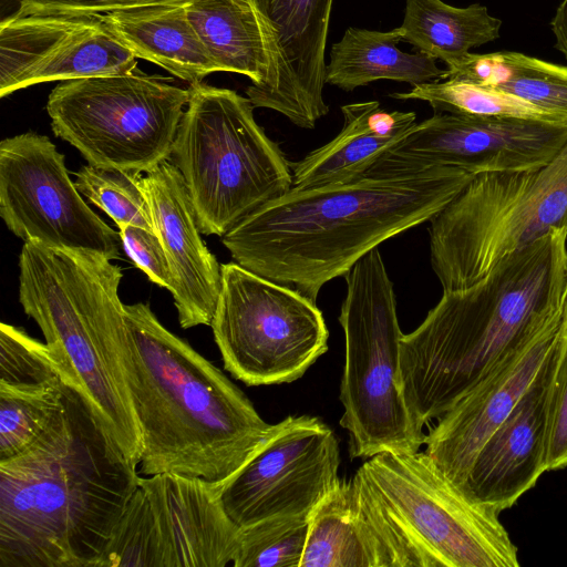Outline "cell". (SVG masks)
Returning <instances> with one entry per match:
<instances>
[{"instance_id":"f546056e","label":"cell","mask_w":567,"mask_h":567,"mask_svg":"<svg viewBox=\"0 0 567 567\" xmlns=\"http://www.w3.org/2000/svg\"><path fill=\"white\" fill-rule=\"evenodd\" d=\"M137 172L84 165L75 173L81 195L105 212L118 228L126 225L155 230L152 212Z\"/></svg>"},{"instance_id":"4316f807","label":"cell","mask_w":567,"mask_h":567,"mask_svg":"<svg viewBox=\"0 0 567 567\" xmlns=\"http://www.w3.org/2000/svg\"><path fill=\"white\" fill-rule=\"evenodd\" d=\"M389 96L425 101L434 113L567 122L509 93L464 81H431L414 85L409 92H396Z\"/></svg>"},{"instance_id":"9a60e30c","label":"cell","mask_w":567,"mask_h":567,"mask_svg":"<svg viewBox=\"0 0 567 567\" xmlns=\"http://www.w3.org/2000/svg\"><path fill=\"white\" fill-rule=\"evenodd\" d=\"M339 443L320 419L289 415L218 488L219 502L239 527L277 515L310 514L339 483Z\"/></svg>"},{"instance_id":"484cf974","label":"cell","mask_w":567,"mask_h":567,"mask_svg":"<svg viewBox=\"0 0 567 567\" xmlns=\"http://www.w3.org/2000/svg\"><path fill=\"white\" fill-rule=\"evenodd\" d=\"M368 107L369 102L341 106L344 123L340 133L302 159L290 162L295 187L309 189L358 179L400 141L381 137L371 130Z\"/></svg>"},{"instance_id":"277c9868","label":"cell","mask_w":567,"mask_h":567,"mask_svg":"<svg viewBox=\"0 0 567 567\" xmlns=\"http://www.w3.org/2000/svg\"><path fill=\"white\" fill-rule=\"evenodd\" d=\"M123 369L142 436L140 472L174 473L216 487L271 435L248 396L148 305H125Z\"/></svg>"},{"instance_id":"52a82bcc","label":"cell","mask_w":567,"mask_h":567,"mask_svg":"<svg viewBox=\"0 0 567 567\" xmlns=\"http://www.w3.org/2000/svg\"><path fill=\"white\" fill-rule=\"evenodd\" d=\"M236 91L204 82L189 100L173 147L204 235L224 236L292 185L290 162Z\"/></svg>"},{"instance_id":"30bf717a","label":"cell","mask_w":567,"mask_h":567,"mask_svg":"<svg viewBox=\"0 0 567 567\" xmlns=\"http://www.w3.org/2000/svg\"><path fill=\"white\" fill-rule=\"evenodd\" d=\"M138 68L60 82L47 112L55 136L90 165L147 173L173 153L189 89Z\"/></svg>"},{"instance_id":"3957f363","label":"cell","mask_w":567,"mask_h":567,"mask_svg":"<svg viewBox=\"0 0 567 567\" xmlns=\"http://www.w3.org/2000/svg\"><path fill=\"white\" fill-rule=\"evenodd\" d=\"M566 309V228L505 256L472 286L443 291L400 340L401 386L417 426L441 417Z\"/></svg>"},{"instance_id":"83f0119b","label":"cell","mask_w":567,"mask_h":567,"mask_svg":"<svg viewBox=\"0 0 567 567\" xmlns=\"http://www.w3.org/2000/svg\"><path fill=\"white\" fill-rule=\"evenodd\" d=\"M63 378L47 384H0V462L27 450L51 424L63 402Z\"/></svg>"},{"instance_id":"ba28073f","label":"cell","mask_w":567,"mask_h":567,"mask_svg":"<svg viewBox=\"0 0 567 567\" xmlns=\"http://www.w3.org/2000/svg\"><path fill=\"white\" fill-rule=\"evenodd\" d=\"M347 293L339 322L346 360L340 385L352 458L379 453H414L424 445L401 386V332L393 282L379 248L344 276Z\"/></svg>"},{"instance_id":"2e32d148","label":"cell","mask_w":567,"mask_h":567,"mask_svg":"<svg viewBox=\"0 0 567 567\" xmlns=\"http://www.w3.org/2000/svg\"><path fill=\"white\" fill-rule=\"evenodd\" d=\"M137 58L100 16H18L0 23V96L34 84L114 75Z\"/></svg>"},{"instance_id":"8d00e7d4","label":"cell","mask_w":567,"mask_h":567,"mask_svg":"<svg viewBox=\"0 0 567 567\" xmlns=\"http://www.w3.org/2000/svg\"><path fill=\"white\" fill-rule=\"evenodd\" d=\"M566 329H567V310H566Z\"/></svg>"},{"instance_id":"ffe728a7","label":"cell","mask_w":567,"mask_h":567,"mask_svg":"<svg viewBox=\"0 0 567 567\" xmlns=\"http://www.w3.org/2000/svg\"><path fill=\"white\" fill-rule=\"evenodd\" d=\"M152 218L173 276L171 293L183 329L210 326L221 289V265L200 237L185 181L169 161L142 177Z\"/></svg>"},{"instance_id":"5b68a950","label":"cell","mask_w":567,"mask_h":567,"mask_svg":"<svg viewBox=\"0 0 567 567\" xmlns=\"http://www.w3.org/2000/svg\"><path fill=\"white\" fill-rule=\"evenodd\" d=\"M122 278V268L95 250L25 241L19 256L24 313L39 326L63 380L137 466L142 436L123 369L130 339Z\"/></svg>"},{"instance_id":"836d02e7","label":"cell","mask_w":567,"mask_h":567,"mask_svg":"<svg viewBox=\"0 0 567 567\" xmlns=\"http://www.w3.org/2000/svg\"><path fill=\"white\" fill-rule=\"evenodd\" d=\"M118 229L123 248L136 267L145 272L152 282L171 291L173 276L158 235L134 225Z\"/></svg>"},{"instance_id":"d6a6232c","label":"cell","mask_w":567,"mask_h":567,"mask_svg":"<svg viewBox=\"0 0 567 567\" xmlns=\"http://www.w3.org/2000/svg\"><path fill=\"white\" fill-rule=\"evenodd\" d=\"M546 471L567 467V329L553 378L546 434Z\"/></svg>"},{"instance_id":"8fae6325","label":"cell","mask_w":567,"mask_h":567,"mask_svg":"<svg viewBox=\"0 0 567 567\" xmlns=\"http://www.w3.org/2000/svg\"><path fill=\"white\" fill-rule=\"evenodd\" d=\"M209 327L225 370L249 386L296 381L328 350L316 301L235 261L221 264Z\"/></svg>"},{"instance_id":"7c38bea8","label":"cell","mask_w":567,"mask_h":567,"mask_svg":"<svg viewBox=\"0 0 567 567\" xmlns=\"http://www.w3.org/2000/svg\"><path fill=\"white\" fill-rule=\"evenodd\" d=\"M239 534L218 487L174 473L140 476L115 529L137 567H225L234 561Z\"/></svg>"},{"instance_id":"8992f818","label":"cell","mask_w":567,"mask_h":567,"mask_svg":"<svg viewBox=\"0 0 567 567\" xmlns=\"http://www.w3.org/2000/svg\"><path fill=\"white\" fill-rule=\"evenodd\" d=\"M386 567H518L496 512L466 496L425 452H383L351 478Z\"/></svg>"},{"instance_id":"d6986e66","label":"cell","mask_w":567,"mask_h":567,"mask_svg":"<svg viewBox=\"0 0 567 567\" xmlns=\"http://www.w3.org/2000/svg\"><path fill=\"white\" fill-rule=\"evenodd\" d=\"M561 338L514 410L483 444L461 488L497 514L511 508L547 472L548 404Z\"/></svg>"},{"instance_id":"5bb4252c","label":"cell","mask_w":567,"mask_h":567,"mask_svg":"<svg viewBox=\"0 0 567 567\" xmlns=\"http://www.w3.org/2000/svg\"><path fill=\"white\" fill-rule=\"evenodd\" d=\"M567 143V122L434 113L388 148L364 175L450 166L474 176L548 163Z\"/></svg>"},{"instance_id":"4fadbf2b","label":"cell","mask_w":567,"mask_h":567,"mask_svg":"<svg viewBox=\"0 0 567 567\" xmlns=\"http://www.w3.org/2000/svg\"><path fill=\"white\" fill-rule=\"evenodd\" d=\"M0 216L23 241L89 249L111 260L121 255L120 233L82 198L51 140L34 132L0 143Z\"/></svg>"},{"instance_id":"9c48e42d","label":"cell","mask_w":567,"mask_h":567,"mask_svg":"<svg viewBox=\"0 0 567 567\" xmlns=\"http://www.w3.org/2000/svg\"><path fill=\"white\" fill-rule=\"evenodd\" d=\"M567 229V143L545 165L475 176L430 219V261L443 291L464 289L505 256Z\"/></svg>"},{"instance_id":"f1b7e54d","label":"cell","mask_w":567,"mask_h":567,"mask_svg":"<svg viewBox=\"0 0 567 567\" xmlns=\"http://www.w3.org/2000/svg\"><path fill=\"white\" fill-rule=\"evenodd\" d=\"M492 54V73L485 86L515 95L567 121L566 65L515 51Z\"/></svg>"},{"instance_id":"d590c367","label":"cell","mask_w":567,"mask_h":567,"mask_svg":"<svg viewBox=\"0 0 567 567\" xmlns=\"http://www.w3.org/2000/svg\"><path fill=\"white\" fill-rule=\"evenodd\" d=\"M549 27L555 38V49L567 60V0H561Z\"/></svg>"},{"instance_id":"d4e9b609","label":"cell","mask_w":567,"mask_h":567,"mask_svg":"<svg viewBox=\"0 0 567 567\" xmlns=\"http://www.w3.org/2000/svg\"><path fill=\"white\" fill-rule=\"evenodd\" d=\"M400 27L415 52L449 64L498 39L502 21L480 3L457 8L442 0H405Z\"/></svg>"},{"instance_id":"44dd1931","label":"cell","mask_w":567,"mask_h":567,"mask_svg":"<svg viewBox=\"0 0 567 567\" xmlns=\"http://www.w3.org/2000/svg\"><path fill=\"white\" fill-rule=\"evenodd\" d=\"M185 4L145 6L99 16L137 59L193 85L219 69L189 22Z\"/></svg>"},{"instance_id":"6da1fadb","label":"cell","mask_w":567,"mask_h":567,"mask_svg":"<svg viewBox=\"0 0 567 567\" xmlns=\"http://www.w3.org/2000/svg\"><path fill=\"white\" fill-rule=\"evenodd\" d=\"M136 467L65 382L48 429L0 462V567H96L138 486Z\"/></svg>"},{"instance_id":"4dcf8cb0","label":"cell","mask_w":567,"mask_h":567,"mask_svg":"<svg viewBox=\"0 0 567 567\" xmlns=\"http://www.w3.org/2000/svg\"><path fill=\"white\" fill-rule=\"evenodd\" d=\"M309 515H277L240 528L234 567H299Z\"/></svg>"},{"instance_id":"e575fe53","label":"cell","mask_w":567,"mask_h":567,"mask_svg":"<svg viewBox=\"0 0 567 567\" xmlns=\"http://www.w3.org/2000/svg\"><path fill=\"white\" fill-rule=\"evenodd\" d=\"M189 0H20L18 16H99L132 8L187 3Z\"/></svg>"},{"instance_id":"1f68e13d","label":"cell","mask_w":567,"mask_h":567,"mask_svg":"<svg viewBox=\"0 0 567 567\" xmlns=\"http://www.w3.org/2000/svg\"><path fill=\"white\" fill-rule=\"evenodd\" d=\"M58 362L47 343L23 329L0 324V384L38 385L62 379Z\"/></svg>"},{"instance_id":"603a6c76","label":"cell","mask_w":567,"mask_h":567,"mask_svg":"<svg viewBox=\"0 0 567 567\" xmlns=\"http://www.w3.org/2000/svg\"><path fill=\"white\" fill-rule=\"evenodd\" d=\"M299 567H386L351 480L340 481L311 511Z\"/></svg>"},{"instance_id":"7402d4cb","label":"cell","mask_w":567,"mask_h":567,"mask_svg":"<svg viewBox=\"0 0 567 567\" xmlns=\"http://www.w3.org/2000/svg\"><path fill=\"white\" fill-rule=\"evenodd\" d=\"M401 27L382 32L350 27L332 44L326 65V83L350 92L379 80L405 82L412 86L442 80L444 70L423 53H406Z\"/></svg>"},{"instance_id":"cb8c5ba5","label":"cell","mask_w":567,"mask_h":567,"mask_svg":"<svg viewBox=\"0 0 567 567\" xmlns=\"http://www.w3.org/2000/svg\"><path fill=\"white\" fill-rule=\"evenodd\" d=\"M187 18L219 72L246 75L259 84L268 71L260 23L246 0H189Z\"/></svg>"},{"instance_id":"7a4b0ae2","label":"cell","mask_w":567,"mask_h":567,"mask_svg":"<svg viewBox=\"0 0 567 567\" xmlns=\"http://www.w3.org/2000/svg\"><path fill=\"white\" fill-rule=\"evenodd\" d=\"M475 176L435 166L364 175L340 185L292 186L221 237L235 262L317 301L386 239L430 220Z\"/></svg>"},{"instance_id":"e0dca14e","label":"cell","mask_w":567,"mask_h":567,"mask_svg":"<svg viewBox=\"0 0 567 567\" xmlns=\"http://www.w3.org/2000/svg\"><path fill=\"white\" fill-rule=\"evenodd\" d=\"M260 23L268 71L246 89L254 107L276 111L301 128L329 113L323 99L326 45L333 0H246Z\"/></svg>"},{"instance_id":"ac0fdd59","label":"cell","mask_w":567,"mask_h":567,"mask_svg":"<svg viewBox=\"0 0 567 567\" xmlns=\"http://www.w3.org/2000/svg\"><path fill=\"white\" fill-rule=\"evenodd\" d=\"M565 329L566 312L506 358L426 434L424 452L460 489L478 451L535 381Z\"/></svg>"}]
</instances>
